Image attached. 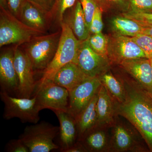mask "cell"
Listing matches in <instances>:
<instances>
[{
    "instance_id": "d6986e66",
    "label": "cell",
    "mask_w": 152,
    "mask_h": 152,
    "mask_svg": "<svg viewBox=\"0 0 152 152\" xmlns=\"http://www.w3.org/2000/svg\"><path fill=\"white\" fill-rule=\"evenodd\" d=\"M98 93V92L75 119L78 134L80 139L83 138L87 133L95 128L96 125L97 120L96 104Z\"/></svg>"
},
{
    "instance_id": "8d00e7d4",
    "label": "cell",
    "mask_w": 152,
    "mask_h": 152,
    "mask_svg": "<svg viewBox=\"0 0 152 152\" xmlns=\"http://www.w3.org/2000/svg\"><path fill=\"white\" fill-rule=\"evenodd\" d=\"M0 6H1V10H10L7 0H0Z\"/></svg>"
},
{
    "instance_id": "4dcf8cb0",
    "label": "cell",
    "mask_w": 152,
    "mask_h": 152,
    "mask_svg": "<svg viewBox=\"0 0 152 152\" xmlns=\"http://www.w3.org/2000/svg\"><path fill=\"white\" fill-rule=\"evenodd\" d=\"M101 8L104 6L113 8L123 11L124 12L129 11L130 5L129 1L126 0H98Z\"/></svg>"
},
{
    "instance_id": "d6a6232c",
    "label": "cell",
    "mask_w": 152,
    "mask_h": 152,
    "mask_svg": "<svg viewBox=\"0 0 152 152\" xmlns=\"http://www.w3.org/2000/svg\"><path fill=\"white\" fill-rule=\"evenodd\" d=\"M6 151L9 152H29L28 147L20 139L10 140L5 147Z\"/></svg>"
},
{
    "instance_id": "e575fe53",
    "label": "cell",
    "mask_w": 152,
    "mask_h": 152,
    "mask_svg": "<svg viewBox=\"0 0 152 152\" xmlns=\"http://www.w3.org/2000/svg\"><path fill=\"white\" fill-rule=\"evenodd\" d=\"M87 150L81 143H75L72 146L67 149L64 152H83Z\"/></svg>"
},
{
    "instance_id": "44dd1931",
    "label": "cell",
    "mask_w": 152,
    "mask_h": 152,
    "mask_svg": "<svg viewBox=\"0 0 152 152\" xmlns=\"http://www.w3.org/2000/svg\"><path fill=\"white\" fill-rule=\"evenodd\" d=\"M134 144L132 135L126 128L122 125L116 126L114 129L113 148L117 151H124L131 150Z\"/></svg>"
},
{
    "instance_id": "1f68e13d",
    "label": "cell",
    "mask_w": 152,
    "mask_h": 152,
    "mask_svg": "<svg viewBox=\"0 0 152 152\" xmlns=\"http://www.w3.org/2000/svg\"><path fill=\"white\" fill-rule=\"evenodd\" d=\"M36 7L49 15L51 18V13L56 0H26Z\"/></svg>"
},
{
    "instance_id": "8fae6325",
    "label": "cell",
    "mask_w": 152,
    "mask_h": 152,
    "mask_svg": "<svg viewBox=\"0 0 152 152\" xmlns=\"http://www.w3.org/2000/svg\"><path fill=\"white\" fill-rule=\"evenodd\" d=\"M108 39V56L110 61L120 64L126 60L148 58L130 37L115 33Z\"/></svg>"
},
{
    "instance_id": "484cf974",
    "label": "cell",
    "mask_w": 152,
    "mask_h": 152,
    "mask_svg": "<svg viewBox=\"0 0 152 152\" xmlns=\"http://www.w3.org/2000/svg\"><path fill=\"white\" fill-rule=\"evenodd\" d=\"M142 50L148 58L152 57V37L147 34L142 33L131 37Z\"/></svg>"
},
{
    "instance_id": "277c9868",
    "label": "cell",
    "mask_w": 152,
    "mask_h": 152,
    "mask_svg": "<svg viewBox=\"0 0 152 152\" xmlns=\"http://www.w3.org/2000/svg\"><path fill=\"white\" fill-rule=\"evenodd\" d=\"M59 126L42 121L27 126L19 138L28 147L29 152H50L59 149L54 140L58 136Z\"/></svg>"
},
{
    "instance_id": "5bb4252c",
    "label": "cell",
    "mask_w": 152,
    "mask_h": 152,
    "mask_svg": "<svg viewBox=\"0 0 152 152\" xmlns=\"http://www.w3.org/2000/svg\"><path fill=\"white\" fill-rule=\"evenodd\" d=\"M19 20L40 34H45L49 28L50 17L26 0L23 6Z\"/></svg>"
},
{
    "instance_id": "d590c367",
    "label": "cell",
    "mask_w": 152,
    "mask_h": 152,
    "mask_svg": "<svg viewBox=\"0 0 152 152\" xmlns=\"http://www.w3.org/2000/svg\"><path fill=\"white\" fill-rule=\"evenodd\" d=\"M142 24L143 25L144 27L143 33L147 34L151 36L152 37V25Z\"/></svg>"
},
{
    "instance_id": "2e32d148",
    "label": "cell",
    "mask_w": 152,
    "mask_h": 152,
    "mask_svg": "<svg viewBox=\"0 0 152 152\" xmlns=\"http://www.w3.org/2000/svg\"><path fill=\"white\" fill-rule=\"evenodd\" d=\"M88 77L77 64L71 62L61 68L52 81L70 91Z\"/></svg>"
},
{
    "instance_id": "d4e9b609",
    "label": "cell",
    "mask_w": 152,
    "mask_h": 152,
    "mask_svg": "<svg viewBox=\"0 0 152 152\" xmlns=\"http://www.w3.org/2000/svg\"><path fill=\"white\" fill-rule=\"evenodd\" d=\"M87 40L93 50L99 54L108 56V39L102 32L90 35Z\"/></svg>"
},
{
    "instance_id": "83f0119b",
    "label": "cell",
    "mask_w": 152,
    "mask_h": 152,
    "mask_svg": "<svg viewBox=\"0 0 152 152\" xmlns=\"http://www.w3.org/2000/svg\"><path fill=\"white\" fill-rule=\"evenodd\" d=\"M122 15L141 23L152 25V12L129 10L124 12Z\"/></svg>"
},
{
    "instance_id": "836d02e7",
    "label": "cell",
    "mask_w": 152,
    "mask_h": 152,
    "mask_svg": "<svg viewBox=\"0 0 152 152\" xmlns=\"http://www.w3.org/2000/svg\"><path fill=\"white\" fill-rule=\"evenodd\" d=\"M11 13L19 19L23 6L26 0H7Z\"/></svg>"
},
{
    "instance_id": "9c48e42d",
    "label": "cell",
    "mask_w": 152,
    "mask_h": 152,
    "mask_svg": "<svg viewBox=\"0 0 152 152\" xmlns=\"http://www.w3.org/2000/svg\"><path fill=\"white\" fill-rule=\"evenodd\" d=\"M102 84L99 77H88L69 91L68 113L76 119L98 93Z\"/></svg>"
},
{
    "instance_id": "5b68a950",
    "label": "cell",
    "mask_w": 152,
    "mask_h": 152,
    "mask_svg": "<svg viewBox=\"0 0 152 152\" xmlns=\"http://www.w3.org/2000/svg\"><path fill=\"white\" fill-rule=\"evenodd\" d=\"M0 97L4 105L3 117L5 119L18 118L23 123L39 122V112L42 109L35 96L31 98L19 97L1 91Z\"/></svg>"
},
{
    "instance_id": "3957f363",
    "label": "cell",
    "mask_w": 152,
    "mask_h": 152,
    "mask_svg": "<svg viewBox=\"0 0 152 152\" xmlns=\"http://www.w3.org/2000/svg\"><path fill=\"white\" fill-rule=\"evenodd\" d=\"M61 31L38 35L27 43L25 50L32 65L35 73L45 70L53 58L58 46Z\"/></svg>"
},
{
    "instance_id": "7402d4cb",
    "label": "cell",
    "mask_w": 152,
    "mask_h": 152,
    "mask_svg": "<svg viewBox=\"0 0 152 152\" xmlns=\"http://www.w3.org/2000/svg\"><path fill=\"white\" fill-rule=\"evenodd\" d=\"M102 84L118 102H122L125 99L126 94L123 83H121L111 73H105L100 76Z\"/></svg>"
},
{
    "instance_id": "ffe728a7",
    "label": "cell",
    "mask_w": 152,
    "mask_h": 152,
    "mask_svg": "<svg viewBox=\"0 0 152 152\" xmlns=\"http://www.w3.org/2000/svg\"><path fill=\"white\" fill-rule=\"evenodd\" d=\"M111 27L115 34L126 37H135L143 33L144 27L140 22L125 17H115Z\"/></svg>"
},
{
    "instance_id": "7a4b0ae2",
    "label": "cell",
    "mask_w": 152,
    "mask_h": 152,
    "mask_svg": "<svg viewBox=\"0 0 152 152\" xmlns=\"http://www.w3.org/2000/svg\"><path fill=\"white\" fill-rule=\"evenodd\" d=\"M61 29L58 46L53 58L43 72L37 86L48 80H52L59 70L68 63L76 64L81 42L79 40L69 27L64 23L60 25Z\"/></svg>"
},
{
    "instance_id": "4fadbf2b",
    "label": "cell",
    "mask_w": 152,
    "mask_h": 152,
    "mask_svg": "<svg viewBox=\"0 0 152 152\" xmlns=\"http://www.w3.org/2000/svg\"><path fill=\"white\" fill-rule=\"evenodd\" d=\"M119 64L144 90L152 95V70L150 59L142 58L126 60Z\"/></svg>"
},
{
    "instance_id": "8992f818",
    "label": "cell",
    "mask_w": 152,
    "mask_h": 152,
    "mask_svg": "<svg viewBox=\"0 0 152 152\" xmlns=\"http://www.w3.org/2000/svg\"><path fill=\"white\" fill-rule=\"evenodd\" d=\"M41 34L24 24L10 10H1L0 13V47L28 43Z\"/></svg>"
},
{
    "instance_id": "e0dca14e",
    "label": "cell",
    "mask_w": 152,
    "mask_h": 152,
    "mask_svg": "<svg viewBox=\"0 0 152 152\" xmlns=\"http://www.w3.org/2000/svg\"><path fill=\"white\" fill-rule=\"evenodd\" d=\"M72 8L69 14L66 12L64 14L62 23L67 25L79 40H86L90 36L89 29L80 1L77 0Z\"/></svg>"
},
{
    "instance_id": "9a60e30c",
    "label": "cell",
    "mask_w": 152,
    "mask_h": 152,
    "mask_svg": "<svg viewBox=\"0 0 152 152\" xmlns=\"http://www.w3.org/2000/svg\"><path fill=\"white\" fill-rule=\"evenodd\" d=\"M60 124L59 136V150L64 152L75 143L77 128L75 119L68 112H54Z\"/></svg>"
},
{
    "instance_id": "ac0fdd59",
    "label": "cell",
    "mask_w": 152,
    "mask_h": 152,
    "mask_svg": "<svg viewBox=\"0 0 152 152\" xmlns=\"http://www.w3.org/2000/svg\"><path fill=\"white\" fill-rule=\"evenodd\" d=\"M96 110L97 120L96 127L109 124L113 121L115 113L113 101L110 94L103 84L98 91Z\"/></svg>"
},
{
    "instance_id": "ba28073f",
    "label": "cell",
    "mask_w": 152,
    "mask_h": 152,
    "mask_svg": "<svg viewBox=\"0 0 152 152\" xmlns=\"http://www.w3.org/2000/svg\"><path fill=\"white\" fill-rule=\"evenodd\" d=\"M14 65L18 80L17 96L31 98L34 96L37 87L34 71L26 52L16 48L14 50Z\"/></svg>"
},
{
    "instance_id": "4316f807",
    "label": "cell",
    "mask_w": 152,
    "mask_h": 152,
    "mask_svg": "<svg viewBox=\"0 0 152 152\" xmlns=\"http://www.w3.org/2000/svg\"><path fill=\"white\" fill-rule=\"evenodd\" d=\"M79 1L81 4L82 8L84 13L86 22L88 28L89 29L90 25L95 10L98 7L101 8L100 4L98 0H79Z\"/></svg>"
},
{
    "instance_id": "f1b7e54d",
    "label": "cell",
    "mask_w": 152,
    "mask_h": 152,
    "mask_svg": "<svg viewBox=\"0 0 152 152\" xmlns=\"http://www.w3.org/2000/svg\"><path fill=\"white\" fill-rule=\"evenodd\" d=\"M102 9L98 7L95 10L89 28L90 35L102 32L103 28Z\"/></svg>"
},
{
    "instance_id": "52a82bcc",
    "label": "cell",
    "mask_w": 152,
    "mask_h": 152,
    "mask_svg": "<svg viewBox=\"0 0 152 152\" xmlns=\"http://www.w3.org/2000/svg\"><path fill=\"white\" fill-rule=\"evenodd\" d=\"M34 96L37 97L42 110L50 109L53 112H68L69 91L52 80L47 81L37 86Z\"/></svg>"
},
{
    "instance_id": "f546056e",
    "label": "cell",
    "mask_w": 152,
    "mask_h": 152,
    "mask_svg": "<svg viewBox=\"0 0 152 152\" xmlns=\"http://www.w3.org/2000/svg\"><path fill=\"white\" fill-rule=\"evenodd\" d=\"M130 10L136 12H152V0H129Z\"/></svg>"
},
{
    "instance_id": "cb8c5ba5",
    "label": "cell",
    "mask_w": 152,
    "mask_h": 152,
    "mask_svg": "<svg viewBox=\"0 0 152 152\" xmlns=\"http://www.w3.org/2000/svg\"><path fill=\"white\" fill-rule=\"evenodd\" d=\"M77 0H56L51 13V20L61 25L67 11L73 7Z\"/></svg>"
},
{
    "instance_id": "6da1fadb",
    "label": "cell",
    "mask_w": 152,
    "mask_h": 152,
    "mask_svg": "<svg viewBox=\"0 0 152 152\" xmlns=\"http://www.w3.org/2000/svg\"><path fill=\"white\" fill-rule=\"evenodd\" d=\"M126 94L122 102L114 103L115 113L137 129L152 152V95L137 83H123Z\"/></svg>"
},
{
    "instance_id": "30bf717a",
    "label": "cell",
    "mask_w": 152,
    "mask_h": 152,
    "mask_svg": "<svg viewBox=\"0 0 152 152\" xmlns=\"http://www.w3.org/2000/svg\"><path fill=\"white\" fill-rule=\"evenodd\" d=\"M110 61L108 56L93 50L87 39L81 42L76 64L88 77H99L105 73L110 65Z\"/></svg>"
},
{
    "instance_id": "603a6c76",
    "label": "cell",
    "mask_w": 152,
    "mask_h": 152,
    "mask_svg": "<svg viewBox=\"0 0 152 152\" xmlns=\"http://www.w3.org/2000/svg\"><path fill=\"white\" fill-rule=\"evenodd\" d=\"M83 138L85 144L83 145L87 150L98 151L102 150L107 141L105 134L102 131L91 132L90 131Z\"/></svg>"
},
{
    "instance_id": "7c38bea8",
    "label": "cell",
    "mask_w": 152,
    "mask_h": 152,
    "mask_svg": "<svg viewBox=\"0 0 152 152\" xmlns=\"http://www.w3.org/2000/svg\"><path fill=\"white\" fill-rule=\"evenodd\" d=\"M0 85L1 91L18 96V80L14 65V50H7L1 53Z\"/></svg>"
},
{
    "instance_id": "74e56055",
    "label": "cell",
    "mask_w": 152,
    "mask_h": 152,
    "mask_svg": "<svg viewBox=\"0 0 152 152\" xmlns=\"http://www.w3.org/2000/svg\"><path fill=\"white\" fill-rule=\"evenodd\" d=\"M150 61H151V65L152 67V57L151 58H150Z\"/></svg>"
}]
</instances>
